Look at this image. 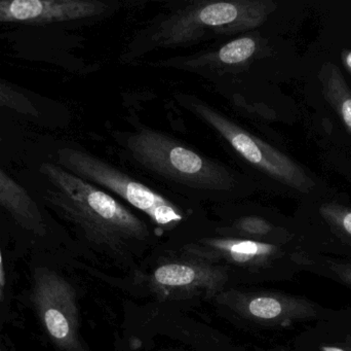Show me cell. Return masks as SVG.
I'll use <instances>...</instances> for the list:
<instances>
[{
    "label": "cell",
    "mask_w": 351,
    "mask_h": 351,
    "mask_svg": "<svg viewBox=\"0 0 351 351\" xmlns=\"http://www.w3.org/2000/svg\"><path fill=\"white\" fill-rule=\"evenodd\" d=\"M107 8L96 0H0V22H67L99 16Z\"/></svg>",
    "instance_id": "8992f818"
},
{
    "label": "cell",
    "mask_w": 351,
    "mask_h": 351,
    "mask_svg": "<svg viewBox=\"0 0 351 351\" xmlns=\"http://www.w3.org/2000/svg\"><path fill=\"white\" fill-rule=\"evenodd\" d=\"M330 269L337 274L338 278H341L346 284H351V265L348 264H330Z\"/></svg>",
    "instance_id": "e0dca14e"
},
{
    "label": "cell",
    "mask_w": 351,
    "mask_h": 351,
    "mask_svg": "<svg viewBox=\"0 0 351 351\" xmlns=\"http://www.w3.org/2000/svg\"><path fill=\"white\" fill-rule=\"evenodd\" d=\"M322 94L337 113L351 136V89L340 68L328 61L322 65L317 74Z\"/></svg>",
    "instance_id": "52a82bcc"
},
{
    "label": "cell",
    "mask_w": 351,
    "mask_h": 351,
    "mask_svg": "<svg viewBox=\"0 0 351 351\" xmlns=\"http://www.w3.org/2000/svg\"><path fill=\"white\" fill-rule=\"evenodd\" d=\"M130 156L144 169L184 189L202 194L234 191V173L165 134L141 129L128 137Z\"/></svg>",
    "instance_id": "7a4b0ae2"
},
{
    "label": "cell",
    "mask_w": 351,
    "mask_h": 351,
    "mask_svg": "<svg viewBox=\"0 0 351 351\" xmlns=\"http://www.w3.org/2000/svg\"><path fill=\"white\" fill-rule=\"evenodd\" d=\"M39 170L51 185L47 199L94 240L119 249L149 236L141 218L100 188L53 163H43Z\"/></svg>",
    "instance_id": "6da1fadb"
},
{
    "label": "cell",
    "mask_w": 351,
    "mask_h": 351,
    "mask_svg": "<svg viewBox=\"0 0 351 351\" xmlns=\"http://www.w3.org/2000/svg\"><path fill=\"white\" fill-rule=\"evenodd\" d=\"M249 313L253 317L265 321L287 319H304L317 315L311 303L295 299H278L276 297H259L249 303Z\"/></svg>",
    "instance_id": "ba28073f"
},
{
    "label": "cell",
    "mask_w": 351,
    "mask_h": 351,
    "mask_svg": "<svg viewBox=\"0 0 351 351\" xmlns=\"http://www.w3.org/2000/svg\"><path fill=\"white\" fill-rule=\"evenodd\" d=\"M0 107L10 109L29 117H39L38 109L28 97L2 84H0Z\"/></svg>",
    "instance_id": "5bb4252c"
},
{
    "label": "cell",
    "mask_w": 351,
    "mask_h": 351,
    "mask_svg": "<svg viewBox=\"0 0 351 351\" xmlns=\"http://www.w3.org/2000/svg\"><path fill=\"white\" fill-rule=\"evenodd\" d=\"M237 229L241 232H245V234L265 236L271 232L274 227L263 218L247 216V218H241L237 223Z\"/></svg>",
    "instance_id": "2e32d148"
},
{
    "label": "cell",
    "mask_w": 351,
    "mask_h": 351,
    "mask_svg": "<svg viewBox=\"0 0 351 351\" xmlns=\"http://www.w3.org/2000/svg\"><path fill=\"white\" fill-rule=\"evenodd\" d=\"M276 4L265 0L198 1L162 21L152 35L158 47H177L220 34H235L261 26Z\"/></svg>",
    "instance_id": "3957f363"
},
{
    "label": "cell",
    "mask_w": 351,
    "mask_h": 351,
    "mask_svg": "<svg viewBox=\"0 0 351 351\" xmlns=\"http://www.w3.org/2000/svg\"><path fill=\"white\" fill-rule=\"evenodd\" d=\"M341 61L351 76V49H344V51H342Z\"/></svg>",
    "instance_id": "ac0fdd59"
},
{
    "label": "cell",
    "mask_w": 351,
    "mask_h": 351,
    "mask_svg": "<svg viewBox=\"0 0 351 351\" xmlns=\"http://www.w3.org/2000/svg\"><path fill=\"white\" fill-rule=\"evenodd\" d=\"M193 109L252 166L301 193L308 194L313 191L315 188L313 179L290 157L245 131L208 105L195 103Z\"/></svg>",
    "instance_id": "5b68a950"
},
{
    "label": "cell",
    "mask_w": 351,
    "mask_h": 351,
    "mask_svg": "<svg viewBox=\"0 0 351 351\" xmlns=\"http://www.w3.org/2000/svg\"><path fill=\"white\" fill-rule=\"evenodd\" d=\"M257 41L254 37L243 36L234 39L219 49L216 59L226 65L243 63L257 52Z\"/></svg>",
    "instance_id": "8fae6325"
},
{
    "label": "cell",
    "mask_w": 351,
    "mask_h": 351,
    "mask_svg": "<svg viewBox=\"0 0 351 351\" xmlns=\"http://www.w3.org/2000/svg\"><path fill=\"white\" fill-rule=\"evenodd\" d=\"M322 351H346L342 348H337V346H322Z\"/></svg>",
    "instance_id": "d6986e66"
},
{
    "label": "cell",
    "mask_w": 351,
    "mask_h": 351,
    "mask_svg": "<svg viewBox=\"0 0 351 351\" xmlns=\"http://www.w3.org/2000/svg\"><path fill=\"white\" fill-rule=\"evenodd\" d=\"M45 325L49 334L58 340H65L71 335L69 319L58 309H49L45 315Z\"/></svg>",
    "instance_id": "9a60e30c"
},
{
    "label": "cell",
    "mask_w": 351,
    "mask_h": 351,
    "mask_svg": "<svg viewBox=\"0 0 351 351\" xmlns=\"http://www.w3.org/2000/svg\"><path fill=\"white\" fill-rule=\"evenodd\" d=\"M58 163L76 177L125 200L158 226H174L184 220L183 212L168 198L93 155L61 148L58 150Z\"/></svg>",
    "instance_id": "277c9868"
},
{
    "label": "cell",
    "mask_w": 351,
    "mask_h": 351,
    "mask_svg": "<svg viewBox=\"0 0 351 351\" xmlns=\"http://www.w3.org/2000/svg\"><path fill=\"white\" fill-rule=\"evenodd\" d=\"M0 204L26 224H38L40 214L24 188L0 169Z\"/></svg>",
    "instance_id": "9c48e42d"
},
{
    "label": "cell",
    "mask_w": 351,
    "mask_h": 351,
    "mask_svg": "<svg viewBox=\"0 0 351 351\" xmlns=\"http://www.w3.org/2000/svg\"><path fill=\"white\" fill-rule=\"evenodd\" d=\"M319 214L335 232L351 240V208L328 202L319 207Z\"/></svg>",
    "instance_id": "4fadbf2b"
},
{
    "label": "cell",
    "mask_w": 351,
    "mask_h": 351,
    "mask_svg": "<svg viewBox=\"0 0 351 351\" xmlns=\"http://www.w3.org/2000/svg\"><path fill=\"white\" fill-rule=\"evenodd\" d=\"M0 267H1V255H0Z\"/></svg>",
    "instance_id": "ffe728a7"
},
{
    "label": "cell",
    "mask_w": 351,
    "mask_h": 351,
    "mask_svg": "<svg viewBox=\"0 0 351 351\" xmlns=\"http://www.w3.org/2000/svg\"><path fill=\"white\" fill-rule=\"evenodd\" d=\"M210 245L239 263H250L256 260L266 259L278 251V247L268 243L237 239H218L210 241Z\"/></svg>",
    "instance_id": "30bf717a"
},
{
    "label": "cell",
    "mask_w": 351,
    "mask_h": 351,
    "mask_svg": "<svg viewBox=\"0 0 351 351\" xmlns=\"http://www.w3.org/2000/svg\"><path fill=\"white\" fill-rule=\"evenodd\" d=\"M198 273L193 267L181 264H169L158 268L154 280L165 286H185L198 280Z\"/></svg>",
    "instance_id": "7c38bea8"
}]
</instances>
